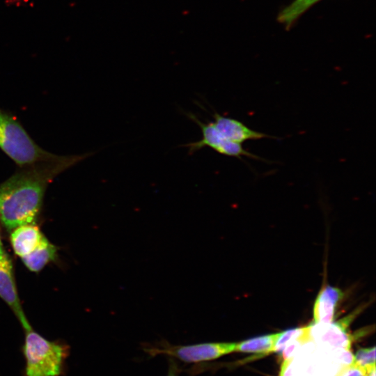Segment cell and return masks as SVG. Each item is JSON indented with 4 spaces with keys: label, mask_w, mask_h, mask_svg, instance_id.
Wrapping results in <instances>:
<instances>
[{
    "label": "cell",
    "mask_w": 376,
    "mask_h": 376,
    "mask_svg": "<svg viewBox=\"0 0 376 376\" xmlns=\"http://www.w3.org/2000/svg\"><path fill=\"white\" fill-rule=\"evenodd\" d=\"M343 297L342 291L336 287L326 285L319 292L313 308L315 322H333L338 302Z\"/></svg>",
    "instance_id": "10"
},
{
    "label": "cell",
    "mask_w": 376,
    "mask_h": 376,
    "mask_svg": "<svg viewBox=\"0 0 376 376\" xmlns=\"http://www.w3.org/2000/svg\"><path fill=\"white\" fill-rule=\"evenodd\" d=\"M180 370L177 363L171 358L169 359V366L166 376H178Z\"/></svg>",
    "instance_id": "17"
},
{
    "label": "cell",
    "mask_w": 376,
    "mask_h": 376,
    "mask_svg": "<svg viewBox=\"0 0 376 376\" xmlns=\"http://www.w3.org/2000/svg\"><path fill=\"white\" fill-rule=\"evenodd\" d=\"M320 1L294 0L280 10L277 15V22L286 29H289L302 15Z\"/></svg>",
    "instance_id": "13"
},
{
    "label": "cell",
    "mask_w": 376,
    "mask_h": 376,
    "mask_svg": "<svg viewBox=\"0 0 376 376\" xmlns=\"http://www.w3.org/2000/svg\"><path fill=\"white\" fill-rule=\"evenodd\" d=\"M277 335L278 333L263 335L235 343V352L267 355L273 352Z\"/></svg>",
    "instance_id": "12"
},
{
    "label": "cell",
    "mask_w": 376,
    "mask_h": 376,
    "mask_svg": "<svg viewBox=\"0 0 376 376\" xmlns=\"http://www.w3.org/2000/svg\"><path fill=\"white\" fill-rule=\"evenodd\" d=\"M185 115L199 126L202 134V138L199 141L181 146L188 148L189 155H192L205 147H209L219 154L234 157L240 159H242V157L244 156L257 160L265 161V159L244 149L240 143L225 138L217 131L212 121L207 122V123H203L196 115L190 112L186 113Z\"/></svg>",
    "instance_id": "5"
},
{
    "label": "cell",
    "mask_w": 376,
    "mask_h": 376,
    "mask_svg": "<svg viewBox=\"0 0 376 376\" xmlns=\"http://www.w3.org/2000/svg\"><path fill=\"white\" fill-rule=\"evenodd\" d=\"M0 297L11 308L23 329L31 326L22 308L12 261L0 238Z\"/></svg>",
    "instance_id": "7"
},
{
    "label": "cell",
    "mask_w": 376,
    "mask_h": 376,
    "mask_svg": "<svg viewBox=\"0 0 376 376\" xmlns=\"http://www.w3.org/2000/svg\"><path fill=\"white\" fill-rule=\"evenodd\" d=\"M24 331V375L61 376L70 354L69 345L59 340H47L34 331L31 326Z\"/></svg>",
    "instance_id": "2"
},
{
    "label": "cell",
    "mask_w": 376,
    "mask_h": 376,
    "mask_svg": "<svg viewBox=\"0 0 376 376\" xmlns=\"http://www.w3.org/2000/svg\"><path fill=\"white\" fill-rule=\"evenodd\" d=\"M91 154L58 156L13 174L0 184V219L5 228L35 224L40 213L45 190L58 174Z\"/></svg>",
    "instance_id": "1"
},
{
    "label": "cell",
    "mask_w": 376,
    "mask_h": 376,
    "mask_svg": "<svg viewBox=\"0 0 376 376\" xmlns=\"http://www.w3.org/2000/svg\"><path fill=\"white\" fill-rule=\"evenodd\" d=\"M354 363L366 370L375 366V347L359 349L354 355Z\"/></svg>",
    "instance_id": "15"
},
{
    "label": "cell",
    "mask_w": 376,
    "mask_h": 376,
    "mask_svg": "<svg viewBox=\"0 0 376 376\" xmlns=\"http://www.w3.org/2000/svg\"><path fill=\"white\" fill-rule=\"evenodd\" d=\"M336 376H366V370L353 362L342 369Z\"/></svg>",
    "instance_id": "16"
},
{
    "label": "cell",
    "mask_w": 376,
    "mask_h": 376,
    "mask_svg": "<svg viewBox=\"0 0 376 376\" xmlns=\"http://www.w3.org/2000/svg\"><path fill=\"white\" fill-rule=\"evenodd\" d=\"M10 232L12 248L20 258L33 251L45 237L35 224L19 226Z\"/></svg>",
    "instance_id": "9"
},
{
    "label": "cell",
    "mask_w": 376,
    "mask_h": 376,
    "mask_svg": "<svg viewBox=\"0 0 376 376\" xmlns=\"http://www.w3.org/2000/svg\"><path fill=\"white\" fill-rule=\"evenodd\" d=\"M214 121H212L217 131L225 138L232 141L242 144L250 140H259L263 138L276 139V136L253 130L242 122L229 118L217 112L212 114Z\"/></svg>",
    "instance_id": "8"
},
{
    "label": "cell",
    "mask_w": 376,
    "mask_h": 376,
    "mask_svg": "<svg viewBox=\"0 0 376 376\" xmlns=\"http://www.w3.org/2000/svg\"><path fill=\"white\" fill-rule=\"evenodd\" d=\"M58 248L45 237L31 253L21 258L24 265L30 271L38 272L57 257Z\"/></svg>",
    "instance_id": "11"
},
{
    "label": "cell",
    "mask_w": 376,
    "mask_h": 376,
    "mask_svg": "<svg viewBox=\"0 0 376 376\" xmlns=\"http://www.w3.org/2000/svg\"><path fill=\"white\" fill-rule=\"evenodd\" d=\"M366 376H375V366L369 368L366 370Z\"/></svg>",
    "instance_id": "18"
},
{
    "label": "cell",
    "mask_w": 376,
    "mask_h": 376,
    "mask_svg": "<svg viewBox=\"0 0 376 376\" xmlns=\"http://www.w3.org/2000/svg\"><path fill=\"white\" fill-rule=\"evenodd\" d=\"M1 111H0V116H1Z\"/></svg>",
    "instance_id": "19"
},
{
    "label": "cell",
    "mask_w": 376,
    "mask_h": 376,
    "mask_svg": "<svg viewBox=\"0 0 376 376\" xmlns=\"http://www.w3.org/2000/svg\"><path fill=\"white\" fill-rule=\"evenodd\" d=\"M235 343L210 342L191 345H172L162 341L156 345H147L143 350L150 356L164 354L184 363H198L219 359L235 352Z\"/></svg>",
    "instance_id": "4"
},
{
    "label": "cell",
    "mask_w": 376,
    "mask_h": 376,
    "mask_svg": "<svg viewBox=\"0 0 376 376\" xmlns=\"http://www.w3.org/2000/svg\"><path fill=\"white\" fill-rule=\"evenodd\" d=\"M304 333V327L290 329L278 333L273 352H281L284 347L292 340L300 338Z\"/></svg>",
    "instance_id": "14"
},
{
    "label": "cell",
    "mask_w": 376,
    "mask_h": 376,
    "mask_svg": "<svg viewBox=\"0 0 376 376\" xmlns=\"http://www.w3.org/2000/svg\"><path fill=\"white\" fill-rule=\"evenodd\" d=\"M0 148L22 167L52 160L58 157L39 147L21 124L4 112H1L0 116Z\"/></svg>",
    "instance_id": "3"
},
{
    "label": "cell",
    "mask_w": 376,
    "mask_h": 376,
    "mask_svg": "<svg viewBox=\"0 0 376 376\" xmlns=\"http://www.w3.org/2000/svg\"><path fill=\"white\" fill-rule=\"evenodd\" d=\"M353 316L346 317L337 322H315L304 327L305 337L316 345L329 348L350 349L353 337L347 327Z\"/></svg>",
    "instance_id": "6"
}]
</instances>
